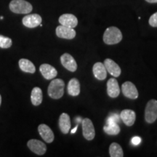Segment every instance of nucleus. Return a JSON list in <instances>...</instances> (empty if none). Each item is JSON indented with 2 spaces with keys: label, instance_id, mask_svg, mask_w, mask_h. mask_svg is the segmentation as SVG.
<instances>
[{
  "label": "nucleus",
  "instance_id": "nucleus-1",
  "mask_svg": "<svg viewBox=\"0 0 157 157\" xmlns=\"http://www.w3.org/2000/svg\"><path fill=\"white\" fill-rule=\"evenodd\" d=\"M65 83L60 78H55L48 86V93L52 99H60L64 94Z\"/></svg>",
  "mask_w": 157,
  "mask_h": 157
},
{
  "label": "nucleus",
  "instance_id": "nucleus-2",
  "mask_svg": "<svg viewBox=\"0 0 157 157\" xmlns=\"http://www.w3.org/2000/svg\"><path fill=\"white\" fill-rule=\"evenodd\" d=\"M122 39V34L119 29L115 26H111L106 29L103 34V42L106 44H116Z\"/></svg>",
  "mask_w": 157,
  "mask_h": 157
},
{
  "label": "nucleus",
  "instance_id": "nucleus-3",
  "mask_svg": "<svg viewBox=\"0 0 157 157\" xmlns=\"http://www.w3.org/2000/svg\"><path fill=\"white\" fill-rule=\"evenodd\" d=\"M9 7L13 13L17 14H29L33 10L32 5L25 0H13Z\"/></svg>",
  "mask_w": 157,
  "mask_h": 157
},
{
  "label": "nucleus",
  "instance_id": "nucleus-4",
  "mask_svg": "<svg viewBox=\"0 0 157 157\" xmlns=\"http://www.w3.org/2000/svg\"><path fill=\"white\" fill-rule=\"evenodd\" d=\"M157 119V101L152 99L146 104L145 109V120L147 123L152 124Z\"/></svg>",
  "mask_w": 157,
  "mask_h": 157
},
{
  "label": "nucleus",
  "instance_id": "nucleus-5",
  "mask_svg": "<svg viewBox=\"0 0 157 157\" xmlns=\"http://www.w3.org/2000/svg\"><path fill=\"white\" fill-rule=\"evenodd\" d=\"M82 134L86 140H92L95 136V127L93 124V121L88 118H85L82 121Z\"/></svg>",
  "mask_w": 157,
  "mask_h": 157
},
{
  "label": "nucleus",
  "instance_id": "nucleus-6",
  "mask_svg": "<svg viewBox=\"0 0 157 157\" xmlns=\"http://www.w3.org/2000/svg\"><path fill=\"white\" fill-rule=\"evenodd\" d=\"M121 91L123 95L129 99H137L138 98V91L132 82H126L121 85Z\"/></svg>",
  "mask_w": 157,
  "mask_h": 157
},
{
  "label": "nucleus",
  "instance_id": "nucleus-7",
  "mask_svg": "<svg viewBox=\"0 0 157 157\" xmlns=\"http://www.w3.org/2000/svg\"><path fill=\"white\" fill-rule=\"evenodd\" d=\"M27 146L32 152L37 155H43L47 151V146L42 141L31 139L27 143Z\"/></svg>",
  "mask_w": 157,
  "mask_h": 157
},
{
  "label": "nucleus",
  "instance_id": "nucleus-8",
  "mask_svg": "<svg viewBox=\"0 0 157 157\" xmlns=\"http://www.w3.org/2000/svg\"><path fill=\"white\" fill-rule=\"evenodd\" d=\"M60 62L64 68L71 72L76 71L77 69V63L73 56L68 53H64L60 57Z\"/></svg>",
  "mask_w": 157,
  "mask_h": 157
},
{
  "label": "nucleus",
  "instance_id": "nucleus-9",
  "mask_svg": "<svg viewBox=\"0 0 157 157\" xmlns=\"http://www.w3.org/2000/svg\"><path fill=\"white\" fill-rule=\"evenodd\" d=\"M42 17L38 14L27 15L22 20L23 24L27 28H36L42 23Z\"/></svg>",
  "mask_w": 157,
  "mask_h": 157
},
{
  "label": "nucleus",
  "instance_id": "nucleus-10",
  "mask_svg": "<svg viewBox=\"0 0 157 157\" xmlns=\"http://www.w3.org/2000/svg\"><path fill=\"white\" fill-rule=\"evenodd\" d=\"M56 35L59 38L72 39L76 36V31L74 29L60 25L56 28Z\"/></svg>",
  "mask_w": 157,
  "mask_h": 157
},
{
  "label": "nucleus",
  "instance_id": "nucleus-11",
  "mask_svg": "<svg viewBox=\"0 0 157 157\" xmlns=\"http://www.w3.org/2000/svg\"><path fill=\"white\" fill-rule=\"evenodd\" d=\"M38 131L40 136L42 137V139L45 142L48 143L53 142L55 139V135L50 127L44 124H42L39 125Z\"/></svg>",
  "mask_w": 157,
  "mask_h": 157
},
{
  "label": "nucleus",
  "instance_id": "nucleus-12",
  "mask_svg": "<svg viewBox=\"0 0 157 157\" xmlns=\"http://www.w3.org/2000/svg\"><path fill=\"white\" fill-rule=\"evenodd\" d=\"M106 71L114 78L119 77L121 73V70L117 63L110 58H107L103 63Z\"/></svg>",
  "mask_w": 157,
  "mask_h": 157
},
{
  "label": "nucleus",
  "instance_id": "nucleus-13",
  "mask_svg": "<svg viewBox=\"0 0 157 157\" xmlns=\"http://www.w3.org/2000/svg\"><path fill=\"white\" fill-rule=\"evenodd\" d=\"M39 71H40L43 77L48 80L52 79V78H56L58 75V71H57L56 68L48 63L41 65L40 67H39Z\"/></svg>",
  "mask_w": 157,
  "mask_h": 157
},
{
  "label": "nucleus",
  "instance_id": "nucleus-14",
  "mask_svg": "<svg viewBox=\"0 0 157 157\" xmlns=\"http://www.w3.org/2000/svg\"><path fill=\"white\" fill-rule=\"evenodd\" d=\"M120 118L127 126L131 127L134 124L136 119V113L130 109H124L120 113Z\"/></svg>",
  "mask_w": 157,
  "mask_h": 157
},
{
  "label": "nucleus",
  "instance_id": "nucleus-15",
  "mask_svg": "<svg viewBox=\"0 0 157 157\" xmlns=\"http://www.w3.org/2000/svg\"><path fill=\"white\" fill-rule=\"evenodd\" d=\"M59 23L64 26L74 29L77 26L78 20L75 15L72 14H63L59 17Z\"/></svg>",
  "mask_w": 157,
  "mask_h": 157
},
{
  "label": "nucleus",
  "instance_id": "nucleus-16",
  "mask_svg": "<svg viewBox=\"0 0 157 157\" xmlns=\"http://www.w3.org/2000/svg\"><path fill=\"white\" fill-rule=\"evenodd\" d=\"M107 93L109 97L115 98L120 94V88L117 80L114 78H110L107 82Z\"/></svg>",
  "mask_w": 157,
  "mask_h": 157
},
{
  "label": "nucleus",
  "instance_id": "nucleus-17",
  "mask_svg": "<svg viewBox=\"0 0 157 157\" xmlns=\"http://www.w3.org/2000/svg\"><path fill=\"white\" fill-rule=\"evenodd\" d=\"M93 75L98 80H104L107 77V71L103 63L97 62L93 67Z\"/></svg>",
  "mask_w": 157,
  "mask_h": 157
},
{
  "label": "nucleus",
  "instance_id": "nucleus-18",
  "mask_svg": "<svg viewBox=\"0 0 157 157\" xmlns=\"http://www.w3.org/2000/svg\"><path fill=\"white\" fill-rule=\"evenodd\" d=\"M59 127L63 134H68L71 129V119L68 114L63 113L59 118Z\"/></svg>",
  "mask_w": 157,
  "mask_h": 157
},
{
  "label": "nucleus",
  "instance_id": "nucleus-19",
  "mask_svg": "<svg viewBox=\"0 0 157 157\" xmlns=\"http://www.w3.org/2000/svg\"><path fill=\"white\" fill-rule=\"evenodd\" d=\"M67 90L71 96H78L80 93V83L77 78H73L68 84Z\"/></svg>",
  "mask_w": 157,
  "mask_h": 157
},
{
  "label": "nucleus",
  "instance_id": "nucleus-20",
  "mask_svg": "<svg viewBox=\"0 0 157 157\" xmlns=\"http://www.w3.org/2000/svg\"><path fill=\"white\" fill-rule=\"evenodd\" d=\"M19 67L21 71L25 73L34 74L36 71V68L32 62L27 59L22 58L19 60Z\"/></svg>",
  "mask_w": 157,
  "mask_h": 157
},
{
  "label": "nucleus",
  "instance_id": "nucleus-21",
  "mask_svg": "<svg viewBox=\"0 0 157 157\" xmlns=\"http://www.w3.org/2000/svg\"><path fill=\"white\" fill-rule=\"evenodd\" d=\"M43 100L42 90L39 87H34L31 94V101L34 105H39L42 103Z\"/></svg>",
  "mask_w": 157,
  "mask_h": 157
},
{
  "label": "nucleus",
  "instance_id": "nucleus-22",
  "mask_svg": "<svg viewBox=\"0 0 157 157\" xmlns=\"http://www.w3.org/2000/svg\"><path fill=\"white\" fill-rule=\"evenodd\" d=\"M109 154L111 157H122L124 152L121 146L117 143H112L109 147Z\"/></svg>",
  "mask_w": 157,
  "mask_h": 157
},
{
  "label": "nucleus",
  "instance_id": "nucleus-23",
  "mask_svg": "<svg viewBox=\"0 0 157 157\" xmlns=\"http://www.w3.org/2000/svg\"><path fill=\"white\" fill-rule=\"evenodd\" d=\"M104 132L109 135H117L120 132V127L117 124H106L103 127Z\"/></svg>",
  "mask_w": 157,
  "mask_h": 157
},
{
  "label": "nucleus",
  "instance_id": "nucleus-24",
  "mask_svg": "<svg viewBox=\"0 0 157 157\" xmlns=\"http://www.w3.org/2000/svg\"><path fill=\"white\" fill-rule=\"evenodd\" d=\"M13 44V41L9 37L0 35V48L2 49L10 48Z\"/></svg>",
  "mask_w": 157,
  "mask_h": 157
},
{
  "label": "nucleus",
  "instance_id": "nucleus-25",
  "mask_svg": "<svg viewBox=\"0 0 157 157\" xmlns=\"http://www.w3.org/2000/svg\"><path fill=\"white\" fill-rule=\"evenodd\" d=\"M119 121V116L116 114V113H113V114H111L109 116V118H108L106 124H117Z\"/></svg>",
  "mask_w": 157,
  "mask_h": 157
},
{
  "label": "nucleus",
  "instance_id": "nucleus-26",
  "mask_svg": "<svg viewBox=\"0 0 157 157\" xmlns=\"http://www.w3.org/2000/svg\"><path fill=\"white\" fill-rule=\"evenodd\" d=\"M148 22L151 26L157 27V12L150 17Z\"/></svg>",
  "mask_w": 157,
  "mask_h": 157
},
{
  "label": "nucleus",
  "instance_id": "nucleus-27",
  "mask_svg": "<svg viewBox=\"0 0 157 157\" xmlns=\"http://www.w3.org/2000/svg\"><path fill=\"white\" fill-rule=\"evenodd\" d=\"M141 141H142V140H141L140 137L135 136L134 137H132V140H131V143H132V145H134V146H137V145L140 144Z\"/></svg>",
  "mask_w": 157,
  "mask_h": 157
},
{
  "label": "nucleus",
  "instance_id": "nucleus-28",
  "mask_svg": "<svg viewBox=\"0 0 157 157\" xmlns=\"http://www.w3.org/2000/svg\"><path fill=\"white\" fill-rule=\"evenodd\" d=\"M148 3H157V0H146Z\"/></svg>",
  "mask_w": 157,
  "mask_h": 157
},
{
  "label": "nucleus",
  "instance_id": "nucleus-29",
  "mask_svg": "<svg viewBox=\"0 0 157 157\" xmlns=\"http://www.w3.org/2000/svg\"><path fill=\"white\" fill-rule=\"evenodd\" d=\"M78 129V126H76L73 129H71V132L72 134H74V133L76 132V129Z\"/></svg>",
  "mask_w": 157,
  "mask_h": 157
},
{
  "label": "nucleus",
  "instance_id": "nucleus-30",
  "mask_svg": "<svg viewBox=\"0 0 157 157\" xmlns=\"http://www.w3.org/2000/svg\"><path fill=\"white\" fill-rule=\"evenodd\" d=\"M1 103H2V96L0 95V105H1Z\"/></svg>",
  "mask_w": 157,
  "mask_h": 157
}]
</instances>
